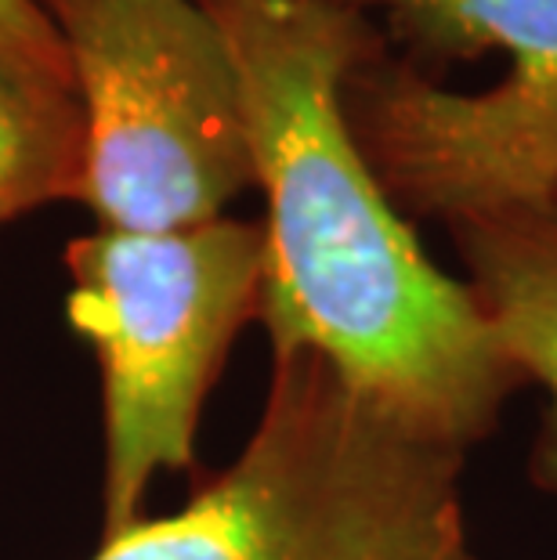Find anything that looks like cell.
<instances>
[{
  "label": "cell",
  "mask_w": 557,
  "mask_h": 560,
  "mask_svg": "<svg viewBox=\"0 0 557 560\" xmlns=\"http://www.w3.org/2000/svg\"><path fill=\"white\" fill-rule=\"evenodd\" d=\"M84 188V113L73 83L0 62V224Z\"/></svg>",
  "instance_id": "obj_8"
},
{
  "label": "cell",
  "mask_w": 557,
  "mask_h": 560,
  "mask_svg": "<svg viewBox=\"0 0 557 560\" xmlns=\"http://www.w3.org/2000/svg\"><path fill=\"white\" fill-rule=\"evenodd\" d=\"M344 109L395 207L449 224L557 192V98L503 105L365 58Z\"/></svg>",
  "instance_id": "obj_5"
},
{
  "label": "cell",
  "mask_w": 557,
  "mask_h": 560,
  "mask_svg": "<svg viewBox=\"0 0 557 560\" xmlns=\"http://www.w3.org/2000/svg\"><path fill=\"white\" fill-rule=\"evenodd\" d=\"M460 459L290 354L240 459L177 514L105 535L94 560H474Z\"/></svg>",
  "instance_id": "obj_2"
},
{
  "label": "cell",
  "mask_w": 557,
  "mask_h": 560,
  "mask_svg": "<svg viewBox=\"0 0 557 560\" xmlns=\"http://www.w3.org/2000/svg\"><path fill=\"white\" fill-rule=\"evenodd\" d=\"M453 235L503 362L550 398L543 463L557 481V192L478 213Z\"/></svg>",
  "instance_id": "obj_6"
},
{
  "label": "cell",
  "mask_w": 557,
  "mask_h": 560,
  "mask_svg": "<svg viewBox=\"0 0 557 560\" xmlns=\"http://www.w3.org/2000/svg\"><path fill=\"white\" fill-rule=\"evenodd\" d=\"M0 62L73 83L62 37L37 0H0Z\"/></svg>",
  "instance_id": "obj_9"
},
{
  "label": "cell",
  "mask_w": 557,
  "mask_h": 560,
  "mask_svg": "<svg viewBox=\"0 0 557 560\" xmlns=\"http://www.w3.org/2000/svg\"><path fill=\"white\" fill-rule=\"evenodd\" d=\"M355 11H384L402 37L442 58L503 51L511 73L485 91L503 105L557 98V0H340Z\"/></svg>",
  "instance_id": "obj_7"
},
{
  "label": "cell",
  "mask_w": 557,
  "mask_h": 560,
  "mask_svg": "<svg viewBox=\"0 0 557 560\" xmlns=\"http://www.w3.org/2000/svg\"><path fill=\"white\" fill-rule=\"evenodd\" d=\"M69 318L102 369L105 535L138 521L196 423L240 329L260 315L265 229L214 218L174 232L98 229L69 246Z\"/></svg>",
  "instance_id": "obj_3"
},
{
  "label": "cell",
  "mask_w": 557,
  "mask_h": 560,
  "mask_svg": "<svg viewBox=\"0 0 557 560\" xmlns=\"http://www.w3.org/2000/svg\"><path fill=\"white\" fill-rule=\"evenodd\" d=\"M240 69L265 192L260 318L271 354H315L391 420L464 452L518 384L471 285L445 276L384 192L344 109L376 51L340 0H204Z\"/></svg>",
  "instance_id": "obj_1"
},
{
  "label": "cell",
  "mask_w": 557,
  "mask_h": 560,
  "mask_svg": "<svg viewBox=\"0 0 557 560\" xmlns=\"http://www.w3.org/2000/svg\"><path fill=\"white\" fill-rule=\"evenodd\" d=\"M84 113V188L102 229L174 232L257 185L240 69L204 0H37Z\"/></svg>",
  "instance_id": "obj_4"
}]
</instances>
